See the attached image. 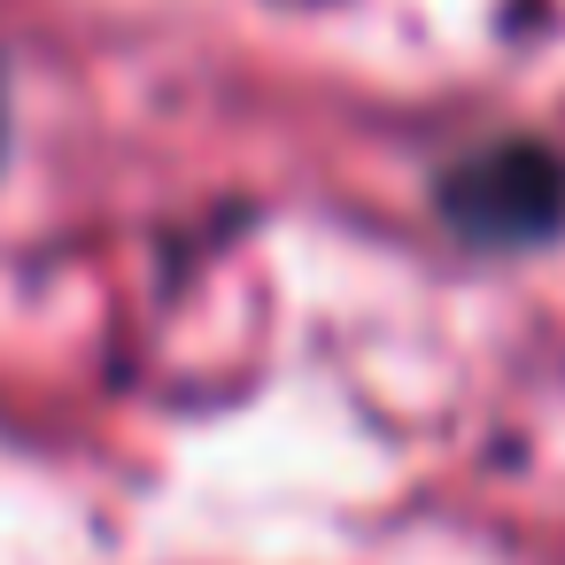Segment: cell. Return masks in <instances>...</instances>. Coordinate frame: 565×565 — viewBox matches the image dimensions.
<instances>
[{
    "instance_id": "1",
    "label": "cell",
    "mask_w": 565,
    "mask_h": 565,
    "mask_svg": "<svg viewBox=\"0 0 565 565\" xmlns=\"http://www.w3.org/2000/svg\"><path fill=\"white\" fill-rule=\"evenodd\" d=\"M441 217L480 248H534L565 225V163L542 140H495L441 179Z\"/></svg>"
}]
</instances>
